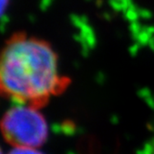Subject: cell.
Segmentation results:
<instances>
[{
  "label": "cell",
  "mask_w": 154,
  "mask_h": 154,
  "mask_svg": "<svg viewBox=\"0 0 154 154\" xmlns=\"http://www.w3.org/2000/svg\"><path fill=\"white\" fill-rule=\"evenodd\" d=\"M1 132L13 148L38 149L48 137V125L38 108L20 104L8 109L3 115Z\"/></svg>",
  "instance_id": "2"
},
{
  "label": "cell",
  "mask_w": 154,
  "mask_h": 154,
  "mask_svg": "<svg viewBox=\"0 0 154 154\" xmlns=\"http://www.w3.org/2000/svg\"><path fill=\"white\" fill-rule=\"evenodd\" d=\"M66 86L67 79L60 75L58 56L48 42L23 32L6 42L0 62L4 97L39 109Z\"/></svg>",
  "instance_id": "1"
},
{
  "label": "cell",
  "mask_w": 154,
  "mask_h": 154,
  "mask_svg": "<svg viewBox=\"0 0 154 154\" xmlns=\"http://www.w3.org/2000/svg\"><path fill=\"white\" fill-rule=\"evenodd\" d=\"M8 154H44L37 149L30 148H13Z\"/></svg>",
  "instance_id": "3"
}]
</instances>
